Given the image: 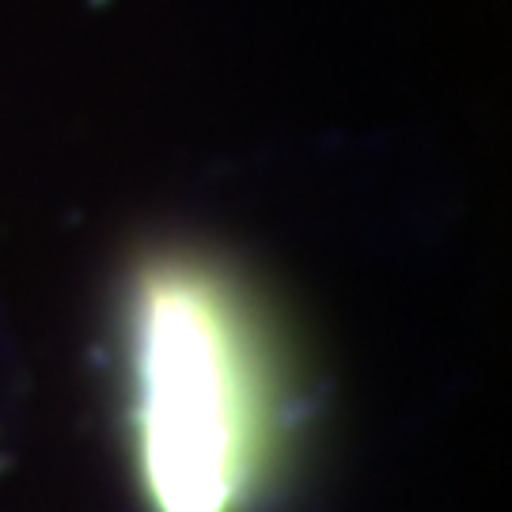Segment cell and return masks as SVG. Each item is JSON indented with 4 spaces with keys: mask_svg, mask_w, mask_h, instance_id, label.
Instances as JSON below:
<instances>
[{
    "mask_svg": "<svg viewBox=\"0 0 512 512\" xmlns=\"http://www.w3.org/2000/svg\"><path fill=\"white\" fill-rule=\"evenodd\" d=\"M141 467L156 512H243L255 478L247 380L228 323L194 285L141 315Z\"/></svg>",
    "mask_w": 512,
    "mask_h": 512,
    "instance_id": "obj_1",
    "label": "cell"
}]
</instances>
